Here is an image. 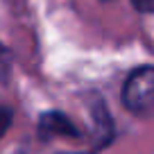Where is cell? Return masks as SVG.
I'll use <instances>...</instances> for the list:
<instances>
[{"mask_svg":"<svg viewBox=\"0 0 154 154\" xmlns=\"http://www.w3.org/2000/svg\"><path fill=\"white\" fill-rule=\"evenodd\" d=\"M122 102L136 116H152L154 113V68L143 66L136 68L125 82Z\"/></svg>","mask_w":154,"mask_h":154,"instance_id":"6da1fadb","label":"cell"},{"mask_svg":"<svg viewBox=\"0 0 154 154\" xmlns=\"http://www.w3.org/2000/svg\"><path fill=\"white\" fill-rule=\"evenodd\" d=\"M38 134H41V138H52V136H70V138H77L79 129L72 125V120L66 113H61V111H48L38 120Z\"/></svg>","mask_w":154,"mask_h":154,"instance_id":"7a4b0ae2","label":"cell"},{"mask_svg":"<svg viewBox=\"0 0 154 154\" xmlns=\"http://www.w3.org/2000/svg\"><path fill=\"white\" fill-rule=\"evenodd\" d=\"M9 72H11V54L5 45L0 43V82L9 79Z\"/></svg>","mask_w":154,"mask_h":154,"instance_id":"3957f363","label":"cell"},{"mask_svg":"<svg viewBox=\"0 0 154 154\" xmlns=\"http://www.w3.org/2000/svg\"><path fill=\"white\" fill-rule=\"evenodd\" d=\"M9 125H11V111L7 106H0V138L7 134Z\"/></svg>","mask_w":154,"mask_h":154,"instance_id":"277c9868","label":"cell"},{"mask_svg":"<svg viewBox=\"0 0 154 154\" xmlns=\"http://www.w3.org/2000/svg\"><path fill=\"white\" fill-rule=\"evenodd\" d=\"M134 7L138 11H145V14H154V0H131Z\"/></svg>","mask_w":154,"mask_h":154,"instance_id":"5b68a950","label":"cell"},{"mask_svg":"<svg viewBox=\"0 0 154 154\" xmlns=\"http://www.w3.org/2000/svg\"><path fill=\"white\" fill-rule=\"evenodd\" d=\"M61 154H88V152H61Z\"/></svg>","mask_w":154,"mask_h":154,"instance_id":"8992f818","label":"cell"}]
</instances>
